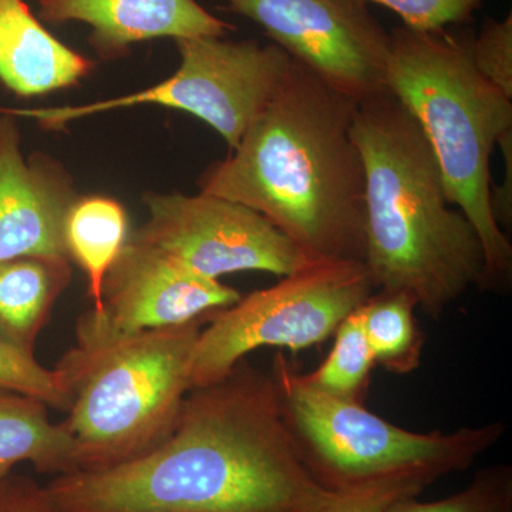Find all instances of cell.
<instances>
[{
  "mask_svg": "<svg viewBox=\"0 0 512 512\" xmlns=\"http://www.w3.org/2000/svg\"><path fill=\"white\" fill-rule=\"evenodd\" d=\"M42 495L55 512H320L335 493L299 460L272 373L242 360L188 392L153 450L57 476Z\"/></svg>",
  "mask_w": 512,
  "mask_h": 512,
  "instance_id": "cell-1",
  "label": "cell"
},
{
  "mask_svg": "<svg viewBox=\"0 0 512 512\" xmlns=\"http://www.w3.org/2000/svg\"><path fill=\"white\" fill-rule=\"evenodd\" d=\"M356 109V101L292 59L238 147L198 178L200 192L258 212L308 259L365 261Z\"/></svg>",
  "mask_w": 512,
  "mask_h": 512,
  "instance_id": "cell-2",
  "label": "cell"
},
{
  "mask_svg": "<svg viewBox=\"0 0 512 512\" xmlns=\"http://www.w3.org/2000/svg\"><path fill=\"white\" fill-rule=\"evenodd\" d=\"M352 134L365 167L363 264L373 288L409 293L439 320L470 289L483 291L476 228L448 200L429 140L396 97L357 104Z\"/></svg>",
  "mask_w": 512,
  "mask_h": 512,
  "instance_id": "cell-3",
  "label": "cell"
},
{
  "mask_svg": "<svg viewBox=\"0 0 512 512\" xmlns=\"http://www.w3.org/2000/svg\"><path fill=\"white\" fill-rule=\"evenodd\" d=\"M474 32H389L387 92L416 119L441 168L447 197L476 228L485 255L483 291L508 292L512 245L491 211L490 158L512 130V100L478 72Z\"/></svg>",
  "mask_w": 512,
  "mask_h": 512,
  "instance_id": "cell-4",
  "label": "cell"
},
{
  "mask_svg": "<svg viewBox=\"0 0 512 512\" xmlns=\"http://www.w3.org/2000/svg\"><path fill=\"white\" fill-rule=\"evenodd\" d=\"M208 315L64 353L55 370L69 394L63 423L79 470L119 466L167 439L192 389V355Z\"/></svg>",
  "mask_w": 512,
  "mask_h": 512,
  "instance_id": "cell-5",
  "label": "cell"
},
{
  "mask_svg": "<svg viewBox=\"0 0 512 512\" xmlns=\"http://www.w3.org/2000/svg\"><path fill=\"white\" fill-rule=\"evenodd\" d=\"M271 373L299 460L330 493L400 477L436 483L473 466L507 431L503 421H493L450 433H417L363 403L323 392L282 353L275 355Z\"/></svg>",
  "mask_w": 512,
  "mask_h": 512,
  "instance_id": "cell-6",
  "label": "cell"
},
{
  "mask_svg": "<svg viewBox=\"0 0 512 512\" xmlns=\"http://www.w3.org/2000/svg\"><path fill=\"white\" fill-rule=\"evenodd\" d=\"M375 292L363 262L306 259L278 284L208 315L191 363V387L220 382L259 348H311L335 335Z\"/></svg>",
  "mask_w": 512,
  "mask_h": 512,
  "instance_id": "cell-7",
  "label": "cell"
},
{
  "mask_svg": "<svg viewBox=\"0 0 512 512\" xmlns=\"http://www.w3.org/2000/svg\"><path fill=\"white\" fill-rule=\"evenodd\" d=\"M180 67L173 76L113 99L82 106L0 109L16 119H30L46 130H60L73 121L136 106H163L191 114L214 128L229 150L264 109L281 82L292 57L282 47L256 40L187 37L174 40Z\"/></svg>",
  "mask_w": 512,
  "mask_h": 512,
  "instance_id": "cell-8",
  "label": "cell"
},
{
  "mask_svg": "<svg viewBox=\"0 0 512 512\" xmlns=\"http://www.w3.org/2000/svg\"><path fill=\"white\" fill-rule=\"evenodd\" d=\"M144 205L147 221L130 238L204 278L249 271L281 278L308 259L265 217L227 198L147 192Z\"/></svg>",
  "mask_w": 512,
  "mask_h": 512,
  "instance_id": "cell-9",
  "label": "cell"
},
{
  "mask_svg": "<svg viewBox=\"0 0 512 512\" xmlns=\"http://www.w3.org/2000/svg\"><path fill=\"white\" fill-rule=\"evenodd\" d=\"M357 104L387 92L389 32L360 0H225Z\"/></svg>",
  "mask_w": 512,
  "mask_h": 512,
  "instance_id": "cell-10",
  "label": "cell"
},
{
  "mask_svg": "<svg viewBox=\"0 0 512 512\" xmlns=\"http://www.w3.org/2000/svg\"><path fill=\"white\" fill-rule=\"evenodd\" d=\"M241 292L194 274L160 249L128 238L103 279L100 306L77 320L76 345L183 325L234 305Z\"/></svg>",
  "mask_w": 512,
  "mask_h": 512,
  "instance_id": "cell-11",
  "label": "cell"
},
{
  "mask_svg": "<svg viewBox=\"0 0 512 512\" xmlns=\"http://www.w3.org/2000/svg\"><path fill=\"white\" fill-rule=\"evenodd\" d=\"M77 198L72 174L59 160L23 156L18 121L0 110V262L22 256L70 261L64 227Z\"/></svg>",
  "mask_w": 512,
  "mask_h": 512,
  "instance_id": "cell-12",
  "label": "cell"
},
{
  "mask_svg": "<svg viewBox=\"0 0 512 512\" xmlns=\"http://www.w3.org/2000/svg\"><path fill=\"white\" fill-rule=\"evenodd\" d=\"M40 19L50 25L86 23L87 37L101 60L127 56L147 40L224 37L234 26L197 0H36Z\"/></svg>",
  "mask_w": 512,
  "mask_h": 512,
  "instance_id": "cell-13",
  "label": "cell"
},
{
  "mask_svg": "<svg viewBox=\"0 0 512 512\" xmlns=\"http://www.w3.org/2000/svg\"><path fill=\"white\" fill-rule=\"evenodd\" d=\"M96 63L56 39L25 0H0V82L22 97L69 89Z\"/></svg>",
  "mask_w": 512,
  "mask_h": 512,
  "instance_id": "cell-14",
  "label": "cell"
},
{
  "mask_svg": "<svg viewBox=\"0 0 512 512\" xmlns=\"http://www.w3.org/2000/svg\"><path fill=\"white\" fill-rule=\"evenodd\" d=\"M72 278L69 259L22 256L0 262V338L35 355L37 339Z\"/></svg>",
  "mask_w": 512,
  "mask_h": 512,
  "instance_id": "cell-15",
  "label": "cell"
},
{
  "mask_svg": "<svg viewBox=\"0 0 512 512\" xmlns=\"http://www.w3.org/2000/svg\"><path fill=\"white\" fill-rule=\"evenodd\" d=\"M47 409L35 397L0 389V480L25 461L55 477L79 470L72 434L63 421L53 423Z\"/></svg>",
  "mask_w": 512,
  "mask_h": 512,
  "instance_id": "cell-16",
  "label": "cell"
},
{
  "mask_svg": "<svg viewBox=\"0 0 512 512\" xmlns=\"http://www.w3.org/2000/svg\"><path fill=\"white\" fill-rule=\"evenodd\" d=\"M64 237L70 261L87 276V293L97 309L104 276L130 238L127 212L106 195H79L67 214Z\"/></svg>",
  "mask_w": 512,
  "mask_h": 512,
  "instance_id": "cell-17",
  "label": "cell"
},
{
  "mask_svg": "<svg viewBox=\"0 0 512 512\" xmlns=\"http://www.w3.org/2000/svg\"><path fill=\"white\" fill-rule=\"evenodd\" d=\"M363 328L376 365L394 375L420 366L424 335L416 319L417 303L406 292L375 291L362 306Z\"/></svg>",
  "mask_w": 512,
  "mask_h": 512,
  "instance_id": "cell-18",
  "label": "cell"
},
{
  "mask_svg": "<svg viewBox=\"0 0 512 512\" xmlns=\"http://www.w3.org/2000/svg\"><path fill=\"white\" fill-rule=\"evenodd\" d=\"M333 336L328 357L306 377L323 392L363 403L376 362L363 328L362 309L350 313Z\"/></svg>",
  "mask_w": 512,
  "mask_h": 512,
  "instance_id": "cell-19",
  "label": "cell"
},
{
  "mask_svg": "<svg viewBox=\"0 0 512 512\" xmlns=\"http://www.w3.org/2000/svg\"><path fill=\"white\" fill-rule=\"evenodd\" d=\"M386 512H512V467L483 468L460 493L431 503L402 498Z\"/></svg>",
  "mask_w": 512,
  "mask_h": 512,
  "instance_id": "cell-20",
  "label": "cell"
},
{
  "mask_svg": "<svg viewBox=\"0 0 512 512\" xmlns=\"http://www.w3.org/2000/svg\"><path fill=\"white\" fill-rule=\"evenodd\" d=\"M0 389L35 397L50 409L67 413L69 394L55 369L37 362L35 355L22 352L0 338Z\"/></svg>",
  "mask_w": 512,
  "mask_h": 512,
  "instance_id": "cell-21",
  "label": "cell"
},
{
  "mask_svg": "<svg viewBox=\"0 0 512 512\" xmlns=\"http://www.w3.org/2000/svg\"><path fill=\"white\" fill-rule=\"evenodd\" d=\"M396 13L403 26L417 32L461 28L473 20L484 0H360Z\"/></svg>",
  "mask_w": 512,
  "mask_h": 512,
  "instance_id": "cell-22",
  "label": "cell"
},
{
  "mask_svg": "<svg viewBox=\"0 0 512 512\" xmlns=\"http://www.w3.org/2000/svg\"><path fill=\"white\" fill-rule=\"evenodd\" d=\"M471 52L478 72L512 100V13L503 20H485L480 33H474Z\"/></svg>",
  "mask_w": 512,
  "mask_h": 512,
  "instance_id": "cell-23",
  "label": "cell"
},
{
  "mask_svg": "<svg viewBox=\"0 0 512 512\" xmlns=\"http://www.w3.org/2000/svg\"><path fill=\"white\" fill-rule=\"evenodd\" d=\"M431 485L416 477L392 478L335 493L320 512H386L394 501L417 497Z\"/></svg>",
  "mask_w": 512,
  "mask_h": 512,
  "instance_id": "cell-24",
  "label": "cell"
},
{
  "mask_svg": "<svg viewBox=\"0 0 512 512\" xmlns=\"http://www.w3.org/2000/svg\"><path fill=\"white\" fill-rule=\"evenodd\" d=\"M0 512H55L32 478L8 476L0 480Z\"/></svg>",
  "mask_w": 512,
  "mask_h": 512,
  "instance_id": "cell-25",
  "label": "cell"
},
{
  "mask_svg": "<svg viewBox=\"0 0 512 512\" xmlns=\"http://www.w3.org/2000/svg\"><path fill=\"white\" fill-rule=\"evenodd\" d=\"M497 146L503 153L504 180L500 185H491V211L498 227L505 232L512 228V130L498 138Z\"/></svg>",
  "mask_w": 512,
  "mask_h": 512,
  "instance_id": "cell-26",
  "label": "cell"
}]
</instances>
